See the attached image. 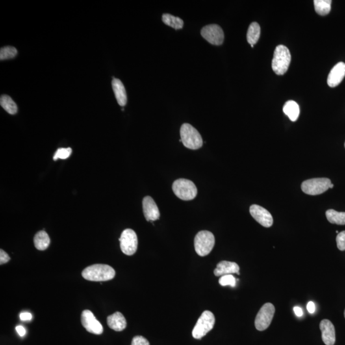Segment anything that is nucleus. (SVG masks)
Returning a JSON list of instances; mask_svg holds the SVG:
<instances>
[{
	"label": "nucleus",
	"instance_id": "f257e3e1",
	"mask_svg": "<svg viewBox=\"0 0 345 345\" xmlns=\"http://www.w3.org/2000/svg\"><path fill=\"white\" fill-rule=\"evenodd\" d=\"M116 274L114 268L108 265L95 264L84 268L82 276L90 281H107L114 278Z\"/></svg>",
	"mask_w": 345,
	"mask_h": 345
},
{
	"label": "nucleus",
	"instance_id": "f03ea898",
	"mask_svg": "<svg viewBox=\"0 0 345 345\" xmlns=\"http://www.w3.org/2000/svg\"><path fill=\"white\" fill-rule=\"evenodd\" d=\"M291 59L292 56L289 49L285 45H277L275 47L272 59V70L277 75H285L290 66Z\"/></svg>",
	"mask_w": 345,
	"mask_h": 345
},
{
	"label": "nucleus",
	"instance_id": "7ed1b4c3",
	"mask_svg": "<svg viewBox=\"0 0 345 345\" xmlns=\"http://www.w3.org/2000/svg\"><path fill=\"white\" fill-rule=\"evenodd\" d=\"M181 137L182 142L186 148L197 150L203 146V139L201 134L189 123H184L182 125Z\"/></svg>",
	"mask_w": 345,
	"mask_h": 345
},
{
	"label": "nucleus",
	"instance_id": "20e7f679",
	"mask_svg": "<svg viewBox=\"0 0 345 345\" xmlns=\"http://www.w3.org/2000/svg\"><path fill=\"white\" fill-rule=\"evenodd\" d=\"M172 190L176 196L184 201L192 200L197 194L194 182L186 179H179L173 182Z\"/></svg>",
	"mask_w": 345,
	"mask_h": 345
},
{
	"label": "nucleus",
	"instance_id": "39448f33",
	"mask_svg": "<svg viewBox=\"0 0 345 345\" xmlns=\"http://www.w3.org/2000/svg\"><path fill=\"white\" fill-rule=\"evenodd\" d=\"M333 187L331 180L327 178H316L303 182L301 189L305 194L315 196L322 194L329 189H333Z\"/></svg>",
	"mask_w": 345,
	"mask_h": 345
},
{
	"label": "nucleus",
	"instance_id": "423d86ee",
	"mask_svg": "<svg viewBox=\"0 0 345 345\" xmlns=\"http://www.w3.org/2000/svg\"><path fill=\"white\" fill-rule=\"evenodd\" d=\"M215 245V237L210 231H201L194 238V248L196 253L200 257H205L211 252Z\"/></svg>",
	"mask_w": 345,
	"mask_h": 345
},
{
	"label": "nucleus",
	"instance_id": "0eeeda50",
	"mask_svg": "<svg viewBox=\"0 0 345 345\" xmlns=\"http://www.w3.org/2000/svg\"><path fill=\"white\" fill-rule=\"evenodd\" d=\"M215 321L216 319L211 311H204L197 320L196 324L192 330L193 338L197 340H200L203 338L208 332L214 328Z\"/></svg>",
	"mask_w": 345,
	"mask_h": 345
},
{
	"label": "nucleus",
	"instance_id": "6e6552de",
	"mask_svg": "<svg viewBox=\"0 0 345 345\" xmlns=\"http://www.w3.org/2000/svg\"><path fill=\"white\" fill-rule=\"evenodd\" d=\"M275 313V307L272 304L266 303L258 311L255 318V325L258 331H263L270 326Z\"/></svg>",
	"mask_w": 345,
	"mask_h": 345
},
{
	"label": "nucleus",
	"instance_id": "1a4fd4ad",
	"mask_svg": "<svg viewBox=\"0 0 345 345\" xmlns=\"http://www.w3.org/2000/svg\"><path fill=\"white\" fill-rule=\"evenodd\" d=\"M120 248L125 255H133L138 249V236L136 232L131 229H126L120 236Z\"/></svg>",
	"mask_w": 345,
	"mask_h": 345
},
{
	"label": "nucleus",
	"instance_id": "9d476101",
	"mask_svg": "<svg viewBox=\"0 0 345 345\" xmlns=\"http://www.w3.org/2000/svg\"><path fill=\"white\" fill-rule=\"evenodd\" d=\"M201 35L212 45H220L224 42V32L220 26L216 24L205 26L201 29Z\"/></svg>",
	"mask_w": 345,
	"mask_h": 345
},
{
	"label": "nucleus",
	"instance_id": "9b49d317",
	"mask_svg": "<svg viewBox=\"0 0 345 345\" xmlns=\"http://www.w3.org/2000/svg\"><path fill=\"white\" fill-rule=\"evenodd\" d=\"M81 323L82 326L89 333L99 335L103 333V327L101 323L90 310H84L81 314Z\"/></svg>",
	"mask_w": 345,
	"mask_h": 345
},
{
	"label": "nucleus",
	"instance_id": "f8f14e48",
	"mask_svg": "<svg viewBox=\"0 0 345 345\" xmlns=\"http://www.w3.org/2000/svg\"><path fill=\"white\" fill-rule=\"evenodd\" d=\"M249 212L253 218L259 224L266 228L272 227L273 225L272 215L266 208L258 205H253L249 208Z\"/></svg>",
	"mask_w": 345,
	"mask_h": 345
},
{
	"label": "nucleus",
	"instance_id": "ddd939ff",
	"mask_svg": "<svg viewBox=\"0 0 345 345\" xmlns=\"http://www.w3.org/2000/svg\"><path fill=\"white\" fill-rule=\"evenodd\" d=\"M143 210L145 218L147 221L158 220L160 218V212L153 197H145L143 199Z\"/></svg>",
	"mask_w": 345,
	"mask_h": 345
},
{
	"label": "nucleus",
	"instance_id": "4468645a",
	"mask_svg": "<svg viewBox=\"0 0 345 345\" xmlns=\"http://www.w3.org/2000/svg\"><path fill=\"white\" fill-rule=\"evenodd\" d=\"M320 329L323 343L326 345H334L336 342V331L331 321L325 319L321 321Z\"/></svg>",
	"mask_w": 345,
	"mask_h": 345
},
{
	"label": "nucleus",
	"instance_id": "2eb2a0df",
	"mask_svg": "<svg viewBox=\"0 0 345 345\" xmlns=\"http://www.w3.org/2000/svg\"><path fill=\"white\" fill-rule=\"evenodd\" d=\"M345 77V64L340 62L330 72L327 78V84L330 87H336L341 83Z\"/></svg>",
	"mask_w": 345,
	"mask_h": 345
},
{
	"label": "nucleus",
	"instance_id": "dca6fc26",
	"mask_svg": "<svg viewBox=\"0 0 345 345\" xmlns=\"http://www.w3.org/2000/svg\"><path fill=\"white\" fill-rule=\"evenodd\" d=\"M240 268L235 262L222 261L217 265V268L214 271L216 276H223L225 275L237 274H240Z\"/></svg>",
	"mask_w": 345,
	"mask_h": 345
},
{
	"label": "nucleus",
	"instance_id": "f3484780",
	"mask_svg": "<svg viewBox=\"0 0 345 345\" xmlns=\"http://www.w3.org/2000/svg\"><path fill=\"white\" fill-rule=\"evenodd\" d=\"M107 323L110 328L115 331H122L127 327L126 320L120 312H116L108 316Z\"/></svg>",
	"mask_w": 345,
	"mask_h": 345
},
{
	"label": "nucleus",
	"instance_id": "a211bd4d",
	"mask_svg": "<svg viewBox=\"0 0 345 345\" xmlns=\"http://www.w3.org/2000/svg\"><path fill=\"white\" fill-rule=\"evenodd\" d=\"M112 87L119 105L120 106L126 105L127 102V93L122 82L120 79L115 78L112 81Z\"/></svg>",
	"mask_w": 345,
	"mask_h": 345
},
{
	"label": "nucleus",
	"instance_id": "6ab92c4d",
	"mask_svg": "<svg viewBox=\"0 0 345 345\" xmlns=\"http://www.w3.org/2000/svg\"><path fill=\"white\" fill-rule=\"evenodd\" d=\"M283 112L286 116H288L291 121H295L299 118V114H300V108L296 102L288 101L284 106Z\"/></svg>",
	"mask_w": 345,
	"mask_h": 345
},
{
	"label": "nucleus",
	"instance_id": "aec40b11",
	"mask_svg": "<svg viewBox=\"0 0 345 345\" xmlns=\"http://www.w3.org/2000/svg\"><path fill=\"white\" fill-rule=\"evenodd\" d=\"M260 33H261V28L259 24L256 22L251 23L247 33V40L249 44L251 45L257 44L260 38Z\"/></svg>",
	"mask_w": 345,
	"mask_h": 345
},
{
	"label": "nucleus",
	"instance_id": "412c9836",
	"mask_svg": "<svg viewBox=\"0 0 345 345\" xmlns=\"http://www.w3.org/2000/svg\"><path fill=\"white\" fill-rule=\"evenodd\" d=\"M34 244L38 250H45L50 244V238L46 232L45 231H38L35 236Z\"/></svg>",
	"mask_w": 345,
	"mask_h": 345
},
{
	"label": "nucleus",
	"instance_id": "4be33fe9",
	"mask_svg": "<svg viewBox=\"0 0 345 345\" xmlns=\"http://www.w3.org/2000/svg\"><path fill=\"white\" fill-rule=\"evenodd\" d=\"M325 215L327 220L332 224L345 225V212H339L333 209H330L327 210Z\"/></svg>",
	"mask_w": 345,
	"mask_h": 345
},
{
	"label": "nucleus",
	"instance_id": "5701e85b",
	"mask_svg": "<svg viewBox=\"0 0 345 345\" xmlns=\"http://www.w3.org/2000/svg\"><path fill=\"white\" fill-rule=\"evenodd\" d=\"M331 0H314V9L320 16H326L331 12Z\"/></svg>",
	"mask_w": 345,
	"mask_h": 345
},
{
	"label": "nucleus",
	"instance_id": "b1692460",
	"mask_svg": "<svg viewBox=\"0 0 345 345\" xmlns=\"http://www.w3.org/2000/svg\"><path fill=\"white\" fill-rule=\"evenodd\" d=\"M0 104L6 112L10 115H15L17 112V104L8 95H1Z\"/></svg>",
	"mask_w": 345,
	"mask_h": 345
},
{
	"label": "nucleus",
	"instance_id": "393cba45",
	"mask_svg": "<svg viewBox=\"0 0 345 345\" xmlns=\"http://www.w3.org/2000/svg\"><path fill=\"white\" fill-rule=\"evenodd\" d=\"M162 19L165 25L172 27L175 30L182 29L184 27V21L180 17L169 14H164L162 15Z\"/></svg>",
	"mask_w": 345,
	"mask_h": 345
},
{
	"label": "nucleus",
	"instance_id": "a878e982",
	"mask_svg": "<svg viewBox=\"0 0 345 345\" xmlns=\"http://www.w3.org/2000/svg\"><path fill=\"white\" fill-rule=\"evenodd\" d=\"M17 51L16 48L12 46L2 47L0 51V60H5L11 59L17 55Z\"/></svg>",
	"mask_w": 345,
	"mask_h": 345
},
{
	"label": "nucleus",
	"instance_id": "bb28decb",
	"mask_svg": "<svg viewBox=\"0 0 345 345\" xmlns=\"http://www.w3.org/2000/svg\"><path fill=\"white\" fill-rule=\"evenodd\" d=\"M219 283L221 286H230L235 287L236 285V279L232 274L225 275L221 277L219 280Z\"/></svg>",
	"mask_w": 345,
	"mask_h": 345
},
{
	"label": "nucleus",
	"instance_id": "cd10ccee",
	"mask_svg": "<svg viewBox=\"0 0 345 345\" xmlns=\"http://www.w3.org/2000/svg\"><path fill=\"white\" fill-rule=\"evenodd\" d=\"M72 149L71 148H60L56 152L55 155L53 156V160L66 159L70 157Z\"/></svg>",
	"mask_w": 345,
	"mask_h": 345
},
{
	"label": "nucleus",
	"instance_id": "c85d7f7f",
	"mask_svg": "<svg viewBox=\"0 0 345 345\" xmlns=\"http://www.w3.org/2000/svg\"><path fill=\"white\" fill-rule=\"evenodd\" d=\"M336 243H337L338 248L340 251H345V231L338 233L336 236Z\"/></svg>",
	"mask_w": 345,
	"mask_h": 345
},
{
	"label": "nucleus",
	"instance_id": "c756f323",
	"mask_svg": "<svg viewBox=\"0 0 345 345\" xmlns=\"http://www.w3.org/2000/svg\"><path fill=\"white\" fill-rule=\"evenodd\" d=\"M131 345H150L149 341L142 336H137L132 339Z\"/></svg>",
	"mask_w": 345,
	"mask_h": 345
},
{
	"label": "nucleus",
	"instance_id": "7c9ffc66",
	"mask_svg": "<svg viewBox=\"0 0 345 345\" xmlns=\"http://www.w3.org/2000/svg\"><path fill=\"white\" fill-rule=\"evenodd\" d=\"M10 258L8 254L5 252L3 249L0 250V264H5L9 262Z\"/></svg>",
	"mask_w": 345,
	"mask_h": 345
},
{
	"label": "nucleus",
	"instance_id": "2f4dec72",
	"mask_svg": "<svg viewBox=\"0 0 345 345\" xmlns=\"http://www.w3.org/2000/svg\"><path fill=\"white\" fill-rule=\"evenodd\" d=\"M20 318L23 321H29L32 320V315L30 312H22L20 314Z\"/></svg>",
	"mask_w": 345,
	"mask_h": 345
},
{
	"label": "nucleus",
	"instance_id": "473e14b6",
	"mask_svg": "<svg viewBox=\"0 0 345 345\" xmlns=\"http://www.w3.org/2000/svg\"><path fill=\"white\" fill-rule=\"evenodd\" d=\"M315 305H314L313 302L310 301L307 303V309L309 313H314V311H315Z\"/></svg>",
	"mask_w": 345,
	"mask_h": 345
},
{
	"label": "nucleus",
	"instance_id": "72a5a7b5",
	"mask_svg": "<svg viewBox=\"0 0 345 345\" xmlns=\"http://www.w3.org/2000/svg\"><path fill=\"white\" fill-rule=\"evenodd\" d=\"M16 331L21 337H23V336L25 335L26 330L23 326H21V325H19V326L16 327Z\"/></svg>",
	"mask_w": 345,
	"mask_h": 345
},
{
	"label": "nucleus",
	"instance_id": "f704fd0d",
	"mask_svg": "<svg viewBox=\"0 0 345 345\" xmlns=\"http://www.w3.org/2000/svg\"><path fill=\"white\" fill-rule=\"evenodd\" d=\"M294 311L295 312V314H296L298 317H301V316H303V311L301 307H294Z\"/></svg>",
	"mask_w": 345,
	"mask_h": 345
},
{
	"label": "nucleus",
	"instance_id": "c9c22d12",
	"mask_svg": "<svg viewBox=\"0 0 345 345\" xmlns=\"http://www.w3.org/2000/svg\"><path fill=\"white\" fill-rule=\"evenodd\" d=\"M336 233H339V231H336Z\"/></svg>",
	"mask_w": 345,
	"mask_h": 345
},
{
	"label": "nucleus",
	"instance_id": "e433bc0d",
	"mask_svg": "<svg viewBox=\"0 0 345 345\" xmlns=\"http://www.w3.org/2000/svg\"><path fill=\"white\" fill-rule=\"evenodd\" d=\"M344 315H345V311H344Z\"/></svg>",
	"mask_w": 345,
	"mask_h": 345
},
{
	"label": "nucleus",
	"instance_id": "4c0bfd02",
	"mask_svg": "<svg viewBox=\"0 0 345 345\" xmlns=\"http://www.w3.org/2000/svg\"></svg>",
	"mask_w": 345,
	"mask_h": 345
}]
</instances>
